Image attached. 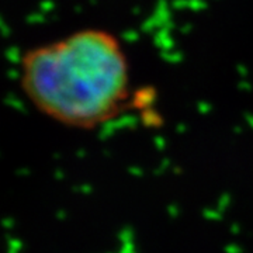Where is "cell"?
Segmentation results:
<instances>
[{"mask_svg": "<svg viewBox=\"0 0 253 253\" xmlns=\"http://www.w3.org/2000/svg\"><path fill=\"white\" fill-rule=\"evenodd\" d=\"M18 83L34 109L61 126L94 129L123 111L131 94V65L121 40L86 27L21 55Z\"/></svg>", "mask_w": 253, "mask_h": 253, "instance_id": "cell-1", "label": "cell"}]
</instances>
